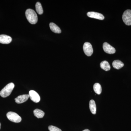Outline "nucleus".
<instances>
[{
	"label": "nucleus",
	"mask_w": 131,
	"mask_h": 131,
	"mask_svg": "<svg viewBox=\"0 0 131 131\" xmlns=\"http://www.w3.org/2000/svg\"><path fill=\"white\" fill-rule=\"evenodd\" d=\"M25 14L27 20L31 24L34 25L37 22V15L34 10L31 9H27Z\"/></svg>",
	"instance_id": "nucleus-1"
},
{
	"label": "nucleus",
	"mask_w": 131,
	"mask_h": 131,
	"mask_svg": "<svg viewBox=\"0 0 131 131\" xmlns=\"http://www.w3.org/2000/svg\"><path fill=\"white\" fill-rule=\"evenodd\" d=\"M15 87L14 83H10L5 86L0 92V95L3 98H6L11 94Z\"/></svg>",
	"instance_id": "nucleus-2"
},
{
	"label": "nucleus",
	"mask_w": 131,
	"mask_h": 131,
	"mask_svg": "<svg viewBox=\"0 0 131 131\" xmlns=\"http://www.w3.org/2000/svg\"><path fill=\"white\" fill-rule=\"evenodd\" d=\"M7 118L12 122L15 123H19L21 121V117L16 113L10 112L7 114Z\"/></svg>",
	"instance_id": "nucleus-3"
},
{
	"label": "nucleus",
	"mask_w": 131,
	"mask_h": 131,
	"mask_svg": "<svg viewBox=\"0 0 131 131\" xmlns=\"http://www.w3.org/2000/svg\"><path fill=\"white\" fill-rule=\"evenodd\" d=\"M122 20L126 25H131V10H126L122 15Z\"/></svg>",
	"instance_id": "nucleus-4"
},
{
	"label": "nucleus",
	"mask_w": 131,
	"mask_h": 131,
	"mask_svg": "<svg viewBox=\"0 0 131 131\" xmlns=\"http://www.w3.org/2000/svg\"><path fill=\"white\" fill-rule=\"evenodd\" d=\"M83 50L84 53L88 56H90L93 52V47L91 44L89 42H85L83 46Z\"/></svg>",
	"instance_id": "nucleus-5"
},
{
	"label": "nucleus",
	"mask_w": 131,
	"mask_h": 131,
	"mask_svg": "<svg viewBox=\"0 0 131 131\" xmlns=\"http://www.w3.org/2000/svg\"><path fill=\"white\" fill-rule=\"evenodd\" d=\"M103 48L104 51L109 54H113L115 53L116 50L114 47L107 42H105L103 45Z\"/></svg>",
	"instance_id": "nucleus-6"
},
{
	"label": "nucleus",
	"mask_w": 131,
	"mask_h": 131,
	"mask_svg": "<svg viewBox=\"0 0 131 131\" xmlns=\"http://www.w3.org/2000/svg\"><path fill=\"white\" fill-rule=\"evenodd\" d=\"M29 97L34 102L38 103L40 101V96L39 94L34 90H30L29 92Z\"/></svg>",
	"instance_id": "nucleus-7"
},
{
	"label": "nucleus",
	"mask_w": 131,
	"mask_h": 131,
	"mask_svg": "<svg viewBox=\"0 0 131 131\" xmlns=\"http://www.w3.org/2000/svg\"><path fill=\"white\" fill-rule=\"evenodd\" d=\"M87 15L90 18L98 19L101 20H102L105 18V17L103 15L97 12H89L87 13Z\"/></svg>",
	"instance_id": "nucleus-8"
},
{
	"label": "nucleus",
	"mask_w": 131,
	"mask_h": 131,
	"mask_svg": "<svg viewBox=\"0 0 131 131\" xmlns=\"http://www.w3.org/2000/svg\"><path fill=\"white\" fill-rule=\"evenodd\" d=\"M29 97V95L28 94H24L19 95L15 99V102L18 104H20L25 102L28 100Z\"/></svg>",
	"instance_id": "nucleus-9"
},
{
	"label": "nucleus",
	"mask_w": 131,
	"mask_h": 131,
	"mask_svg": "<svg viewBox=\"0 0 131 131\" xmlns=\"http://www.w3.org/2000/svg\"><path fill=\"white\" fill-rule=\"evenodd\" d=\"M12 40V38L10 36L6 35H0V43H1L8 44L11 43Z\"/></svg>",
	"instance_id": "nucleus-10"
},
{
	"label": "nucleus",
	"mask_w": 131,
	"mask_h": 131,
	"mask_svg": "<svg viewBox=\"0 0 131 131\" xmlns=\"http://www.w3.org/2000/svg\"><path fill=\"white\" fill-rule=\"evenodd\" d=\"M50 27L51 30L53 32L59 34L61 32V30L60 28L54 23H50Z\"/></svg>",
	"instance_id": "nucleus-11"
},
{
	"label": "nucleus",
	"mask_w": 131,
	"mask_h": 131,
	"mask_svg": "<svg viewBox=\"0 0 131 131\" xmlns=\"http://www.w3.org/2000/svg\"><path fill=\"white\" fill-rule=\"evenodd\" d=\"M89 108L91 113L93 114H95L96 113V108L95 102L94 100L90 101Z\"/></svg>",
	"instance_id": "nucleus-12"
},
{
	"label": "nucleus",
	"mask_w": 131,
	"mask_h": 131,
	"mask_svg": "<svg viewBox=\"0 0 131 131\" xmlns=\"http://www.w3.org/2000/svg\"><path fill=\"white\" fill-rule=\"evenodd\" d=\"M124 64L119 60H115L113 62L112 65L113 67L117 69H119L124 66Z\"/></svg>",
	"instance_id": "nucleus-13"
},
{
	"label": "nucleus",
	"mask_w": 131,
	"mask_h": 131,
	"mask_svg": "<svg viewBox=\"0 0 131 131\" xmlns=\"http://www.w3.org/2000/svg\"><path fill=\"white\" fill-rule=\"evenodd\" d=\"M100 67L103 70L108 71L110 69V64L107 61H102L100 63Z\"/></svg>",
	"instance_id": "nucleus-14"
},
{
	"label": "nucleus",
	"mask_w": 131,
	"mask_h": 131,
	"mask_svg": "<svg viewBox=\"0 0 131 131\" xmlns=\"http://www.w3.org/2000/svg\"><path fill=\"white\" fill-rule=\"evenodd\" d=\"M34 114L35 117L38 118H43L45 115L44 112L40 109H36L34 111Z\"/></svg>",
	"instance_id": "nucleus-15"
},
{
	"label": "nucleus",
	"mask_w": 131,
	"mask_h": 131,
	"mask_svg": "<svg viewBox=\"0 0 131 131\" xmlns=\"http://www.w3.org/2000/svg\"><path fill=\"white\" fill-rule=\"evenodd\" d=\"M93 89L94 91L97 94L100 95L101 93L102 89L100 83H95L93 86Z\"/></svg>",
	"instance_id": "nucleus-16"
},
{
	"label": "nucleus",
	"mask_w": 131,
	"mask_h": 131,
	"mask_svg": "<svg viewBox=\"0 0 131 131\" xmlns=\"http://www.w3.org/2000/svg\"><path fill=\"white\" fill-rule=\"evenodd\" d=\"M35 8H36V11L39 14H43V10L42 8V5L40 2H38L36 3V5H35Z\"/></svg>",
	"instance_id": "nucleus-17"
},
{
	"label": "nucleus",
	"mask_w": 131,
	"mask_h": 131,
	"mask_svg": "<svg viewBox=\"0 0 131 131\" xmlns=\"http://www.w3.org/2000/svg\"><path fill=\"white\" fill-rule=\"evenodd\" d=\"M48 129L50 131H62L61 129L54 126H50L48 127Z\"/></svg>",
	"instance_id": "nucleus-18"
},
{
	"label": "nucleus",
	"mask_w": 131,
	"mask_h": 131,
	"mask_svg": "<svg viewBox=\"0 0 131 131\" xmlns=\"http://www.w3.org/2000/svg\"><path fill=\"white\" fill-rule=\"evenodd\" d=\"M90 131V130H89V129H85V130H83V131Z\"/></svg>",
	"instance_id": "nucleus-19"
},
{
	"label": "nucleus",
	"mask_w": 131,
	"mask_h": 131,
	"mask_svg": "<svg viewBox=\"0 0 131 131\" xmlns=\"http://www.w3.org/2000/svg\"><path fill=\"white\" fill-rule=\"evenodd\" d=\"M1 123H0V129H1Z\"/></svg>",
	"instance_id": "nucleus-20"
}]
</instances>
